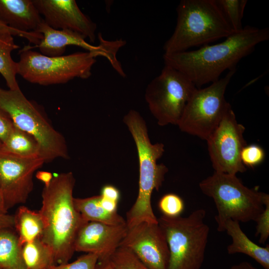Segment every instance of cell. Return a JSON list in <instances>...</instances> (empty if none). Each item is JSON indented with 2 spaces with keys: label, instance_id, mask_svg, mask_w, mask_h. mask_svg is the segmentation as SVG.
Here are the masks:
<instances>
[{
  "label": "cell",
  "instance_id": "cell-1",
  "mask_svg": "<svg viewBox=\"0 0 269 269\" xmlns=\"http://www.w3.org/2000/svg\"><path fill=\"white\" fill-rule=\"evenodd\" d=\"M269 29L246 25L219 43L192 51L163 54L165 65L185 75L197 87L219 79L225 70L251 54L258 44L269 40Z\"/></svg>",
  "mask_w": 269,
  "mask_h": 269
},
{
  "label": "cell",
  "instance_id": "cell-2",
  "mask_svg": "<svg viewBox=\"0 0 269 269\" xmlns=\"http://www.w3.org/2000/svg\"><path fill=\"white\" fill-rule=\"evenodd\" d=\"M75 179L71 172L54 176L41 194L39 210L45 227L41 240L51 250L55 265L69 263L75 251L74 242L86 221L76 209L73 192Z\"/></svg>",
  "mask_w": 269,
  "mask_h": 269
},
{
  "label": "cell",
  "instance_id": "cell-3",
  "mask_svg": "<svg viewBox=\"0 0 269 269\" xmlns=\"http://www.w3.org/2000/svg\"><path fill=\"white\" fill-rule=\"evenodd\" d=\"M123 122L131 133L137 151L139 163L138 192L134 205L126 214V225L131 228L141 222L158 223L153 213L151 198L154 190L158 191L164 180L167 167L157 163L163 155L164 145L152 144L149 139L145 121L135 110L125 115Z\"/></svg>",
  "mask_w": 269,
  "mask_h": 269
},
{
  "label": "cell",
  "instance_id": "cell-4",
  "mask_svg": "<svg viewBox=\"0 0 269 269\" xmlns=\"http://www.w3.org/2000/svg\"><path fill=\"white\" fill-rule=\"evenodd\" d=\"M176 11V25L163 45L164 54L181 52L194 46H204L235 32L216 0H182Z\"/></svg>",
  "mask_w": 269,
  "mask_h": 269
},
{
  "label": "cell",
  "instance_id": "cell-5",
  "mask_svg": "<svg viewBox=\"0 0 269 269\" xmlns=\"http://www.w3.org/2000/svg\"><path fill=\"white\" fill-rule=\"evenodd\" d=\"M199 188L214 201L219 232H224L228 220L256 222L264 210V201L268 195L245 186L236 175L215 171L199 183Z\"/></svg>",
  "mask_w": 269,
  "mask_h": 269
},
{
  "label": "cell",
  "instance_id": "cell-6",
  "mask_svg": "<svg viewBox=\"0 0 269 269\" xmlns=\"http://www.w3.org/2000/svg\"><path fill=\"white\" fill-rule=\"evenodd\" d=\"M0 106L16 128L37 141L45 163L58 158H69L64 136L53 127L41 107L28 100L20 89L11 90L0 88Z\"/></svg>",
  "mask_w": 269,
  "mask_h": 269
},
{
  "label": "cell",
  "instance_id": "cell-7",
  "mask_svg": "<svg viewBox=\"0 0 269 269\" xmlns=\"http://www.w3.org/2000/svg\"><path fill=\"white\" fill-rule=\"evenodd\" d=\"M203 209L188 216L162 215L158 223L165 233L169 250L167 269H200L204 262L209 227Z\"/></svg>",
  "mask_w": 269,
  "mask_h": 269
},
{
  "label": "cell",
  "instance_id": "cell-8",
  "mask_svg": "<svg viewBox=\"0 0 269 269\" xmlns=\"http://www.w3.org/2000/svg\"><path fill=\"white\" fill-rule=\"evenodd\" d=\"M17 62V74L32 84L49 86L65 84L74 78L86 79L92 75L98 53L77 52L49 57L25 46L20 50Z\"/></svg>",
  "mask_w": 269,
  "mask_h": 269
},
{
  "label": "cell",
  "instance_id": "cell-9",
  "mask_svg": "<svg viewBox=\"0 0 269 269\" xmlns=\"http://www.w3.org/2000/svg\"><path fill=\"white\" fill-rule=\"evenodd\" d=\"M236 68L203 89L194 91L177 124L183 132L207 140L231 107L225 93Z\"/></svg>",
  "mask_w": 269,
  "mask_h": 269
},
{
  "label": "cell",
  "instance_id": "cell-10",
  "mask_svg": "<svg viewBox=\"0 0 269 269\" xmlns=\"http://www.w3.org/2000/svg\"><path fill=\"white\" fill-rule=\"evenodd\" d=\"M196 88L185 75L165 65L160 74L147 85L145 91V99L157 124L161 126L177 125Z\"/></svg>",
  "mask_w": 269,
  "mask_h": 269
},
{
  "label": "cell",
  "instance_id": "cell-11",
  "mask_svg": "<svg viewBox=\"0 0 269 269\" xmlns=\"http://www.w3.org/2000/svg\"><path fill=\"white\" fill-rule=\"evenodd\" d=\"M245 130L244 126L238 123L230 107L206 140L215 172L236 175L246 171L241 160L242 150L247 145L243 135Z\"/></svg>",
  "mask_w": 269,
  "mask_h": 269
},
{
  "label": "cell",
  "instance_id": "cell-12",
  "mask_svg": "<svg viewBox=\"0 0 269 269\" xmlns=\"http://www.w3.org/2000/svg\"><path fill=\"white\" fill-rule=\"evenodd\" d=\"M45 163L41 156L24 157L0 151V189L7 211L26 202L34 172Z\"/></svg>",
  "mask_w": 269,
  "mask_h": 269
},
{
  "label": "cell",
  "instance_id": "cell-13",
  "mask_svg": "<svg viewBox=\"0 0 269 269\" xmlns=\"http://www.w3.org/2000/svg\"><path fill=\"white\" fill-rule=\"evenodd\" d=\"M37 32L43 38L38 45L34 47L39 48L40 53L49 57L62 56L68 46H76L87 51L98 53L105 57L114 68L120 72L122 68L116 58V53L125 44L122 40L107 41L99 36L100 44L94 46L88 43L82 35L67 29H56L48 25L44 21L40 24Z\"/></svg>",
  "mask_w": 269,
  "mask_h": 269
},
{
  "label": "cell",
  "instance_id": "cell-14",
  "mask_svg": "<svg viewBox=\"0 0 269 269\" xmlns=\"http://www.w3.org/2000/svg\"><path fill=\"white\" fill-rule=\"evenodd\" d=\"M120 246L132 251L149 269H167L169 250L158 223L141 222L128 228Z\"/></svg>",
  "mask_w": 269,
  "mask_h": 269
},
{
  "label": "cell",
  "instance_id": "cell-15",
  "mask_svg": "<svg viewBox=\"0 0 269 269\" xmlns=\"http://www.w3.org/2000/svg\"><path fill=\"white\" fill-rule=\"evenodd\" d=\"M45 22L56 29L73 31L95 42L97 25L75 0H32Z\"/></svg>",
  "mask_w": 269,
  "mask_h": 269
},
{
  "label": "cell",
  "instance_id": "cell-16",
  "mask_svg": "<svg viewBox=\"0 0 269 269\" xmlns=\"http://www.w3.org/2000/svg\"><path fill=\"white\" fill-rule=\"evenodd\" d=\"M128 229L126 224L110 225L88 222L77 235L74 242L75 251L96 254L99 259L110 258L120 247Z\"/></svg>",
  "mask_w": 269,
  "mask_h": 269
},
{
  "label": "cell",
  "instance_id": "cell-17",
  "mask_svg": "<svg viewBox=\"0 0 269 269\" xmlns=\"http://www.w3.org/2000/svg\"><path fill=\"white\" fill-rule=\"evenodd\" d=\"M0 18L23 32H37L43 20L32 0H0Z\"/></svg>",
  "mask_w": 269,
  "mask_h": 269
},
{
  "label": "cell",
  "instance_id": "cell-18",
  "mask_svg": "<svg viewBox=\"0 0 269 269\" xmlns=\"http://www.w3.org/2000/svg\"><path fill=\"white\" fill-rule=\"evenodd\" d=\"M230 236L232 243L227 248L229 254H245L260 264L265 269H269V246L261 247L252 241L242 231L240 223L232 220H227L224 232Z\"/></svg>",
  "mask_w": 269,
  "mask_h": 269
},
{
  "label": "cell",
  "instance_id": "cell-19",
  "mask_svg": "<svg viewBox=\"0 0 269 269\" xmlns=\"http://www.w3.org/2000/svg\"><path fill=\"white\" fill-rule=\"evenodd\" d=\"M13 217V228L21 246L36 239H41L45 223L39 211H33L25 206H20Z\"/></svg>",
  "mask_w": 269,
  "mask_h": 269
},
{
  "label": "cell",
  "instance_id": "cell-20",
  "mask_svg": "<svg viewBox=\"0 0 269 269\" xmlns=\"http://www.w3.org/2000/svg\"><path fill=\"white\" fill-rule=\"evenodd\" d=\"M101 196L74 198L73 203L77 211L87 222H96L110 225L126 224V220L117 212L107 211L101 203Z\"/></svg>",
  "mask_w": 269,
  "mask_h": 269
},
{
  "label": "cell",
  "instance_id": "cell-21",
  "mask_svg": "<svg viewBox=\"0 0 269 269\" xmlns=\"http://www.w3.org/2000/svg\"><path fill=\"white\" fill-rule=\"evenodd\" d=\"M13 228L0 229V269H27Z\"/></svg>",
  "mask_w": 269,
  "mask_h": 269
},
{
  "label": "cell",
  "instance_id": "cell-22",
  "mask_svg": "<svg viewBox=\"0 0 269 269\" xmlns=\"http://www.w3.org/2000/svg\"><path fill=\"white\" fill-rule=\"evenodd\" d=\"M12 34L8 31H0V74L9 90L20 89L16 79L17 62L12 58L11 52L19 48Z\"/></svg>",
  "mask_w": 269,
  "mask_h": 269
},
{
  "label": "cell",
  "instance_id": "cell-23",
  "mask_svg": "<svg viewBox=\"0 0 269 269\" xmlns=\"http://www.w3.org/2000/svg\"><path fill=\"white\" fill-rule=\"evenodd\" d=\"M0 151L24 157L41 156L37 141L15 126L7 139L2 143Z\"/></svg>",
  "mask_w": 269,
  "mask_h": 269
},
{
  "label": "cell",
  "instance_id": "cell-24",
  "mask_svg": "<svg viewBox=\"0 0 269 269\" xmlns=\"http://www.w3.org/2000/svg\"><path fill=\"white\" fill-rule=\"evenodd\" d=\"M21 252L27 269H48L56 265L51 250L40 239L22 245Z\"/></svg>",
  "mask_w": 269,
  "mask_h": 269
},
{
  "label": "cell",
  "instance_id": "cell-25",
  "mask_svg": "<svg viewBox=\"0 0 269 269\" xmlns=\"http://www.w3.org/2000/svg\"><path fill=\"white\" fill-rule=\"evenodd\" d=\"M225 18L235 32L243 29L242 19L247 0H216Z\"/></svg>",
  "mask_w": 269,
  "mask_h": 269
},
{
  "label": "cell",
  "instance_id": "cell-26",
  "mask_svg": "<svg viewBox=\"0 0 269 269\" xmlns=\"http://www.w3.org/2000/svg\"><path fill=\"white\" fill-rule=\"evenodd\" d=\"M112 265L116 269H149L129 248L120 246L110 257Z\"/></svg>",
  "mask_w": 269,
  "mask_h": 269
},
{
  "label": "cell",
  "instance_id": "cell-27",
  "mask_svg": "<svg viewBox=\"0 0 269 269\" xmlns=\"http://www.w3.org/2000/svg\"><path fill=\"white\" fill-rule=\"evenodd\" d=\"M158 206L163 215L170 217L180 216L184 208L182 198L174 193L163 195L159 200Z\"/></svg>",
  "mask_w": 269,
  "mask_h": 269
},
{
  "label": "cell",
  "instance_id": "cell-28",
  "mask_svg": "<svg viewBox=\"0 0 269 269\" xmlns=\"http://www.w3.org/2000/svg\"><path fill=\"white\" fill-rule=\"evenodd\" d=\"M99 256L86 253L72 263L54 265L48 269H95Z\"/></svg>",
  "mask_w": 269,
  "mask_h": 269
},
{
  "label": "cell",
  "instance_id": "cell-29",
  "mask_svg": "<svg viewBox=\"0 0 269 269\" xmlns=\"http://www.w3.org/2000/svg\"><path fill=\"white\" fill-rule=\"evenodd\" d=\"M263 149L257 144L246 145L242 150L241 160L245 166L254 167L262 163L265 158Z\"/></svg>",
  "mask_w": 269,
  "mask_h": 269
},
{
  "label": "cell",
  "instance_id": "cell-30",
  "mask_svg": "<svg viewBox=\"0 0 269 269\" xmlns=\"http://www.w3.org/2000/svg\"><path fill=\"white\" fill-rule=\"evenodd\" d=\"M265 208L256 222L257 223L256 236H259V242L264 244L269 236V195L264 201Z\"/></svg>",
  "mask_w": 269,
  "mask_h": 269
},
{
  "label": "cell",
  "instance_id": "cell-31",
  "mask_svg": "<svg viewBox=\"0 0 269 269\" xmlns=\"http://www.w3.org/2000/svg\"><path fill=\"white\" fill-rule=\"evenodd\" d=\"M0 31H8L13 36H18L26 39L30 43L37 45L43 38L42 35L37 32H23L14 29L6 24L0 18Z\"/></svg>",
  "mask_w": 269,
  "mask_h": 269
},
{
  "label": "cell",
  "instance_id": "cell-32",
  "mask_svg": "<svg viewBox=\"0 0 269 269\" xmlns=\"http://www.w3.org/2000/svg\"><path fill=\"white\" fill-rule=\"evenodd\" d=\"M14 128L8 114L0 106V140L3 143Z\"/></svg>",
  "mask_w": 269,
  "mask_h": 269
},
{
  "label": "cell",
  "instance_id": "cell-33",
  "mask_svg": "<svg viewBox=\"0 0 269 269\" xmlns=\"http://www.w3.org/2000/svg\"><path fill=\"white\" fill-rule=\"evenodd\" d=\"M100 195L105 198L119 202L120 199V192L119 189L112 185L104 186L101 191Z\"/></svg>",
  "mask_w": 269,
  "mask_h": 269
},
{
  "label": "cell",
  "instance_id": "cell-34",
  "mask_svg": "<svg viewBox=\"0 0 269 269\" xmlns=\"http://www.w3.org/2000/svg\"><path fill=\"white\" fill-rule=\"evenodd\" d=\"M100 201L102 206L107 211L111 213L117 212L118 202L104 198L101 196Z\"/></svg>",
  "mask_w": 269,
  "mask_h": 269
},
{
  "label": "cell",
  "instance_id": "cell-35",
  "mask_svg": "<svg viewBox=\"0 0 269 269\" xmlns=\"http://www.w3.org/2000/svg\"><path fill=\"white\" fill-rule=\"evenodd\" d=\"M14 227L13 215L4 214H0V229Z\"/></svg>",
  "mask_w": 269,
  "mask_h": 269
},
{
  "label": "cell",
  "instance_id": "cell-36",
  "mask_svg": "<svg viewBox=\"0 0 269 269\" xmlns=\"http://www.w3.org/2000/svg\"><path fill=\"white\" fill-rule=\"evenodd\" d=\"M35 177L37 179L44 183V186H48L53 177L51 172L46 171H38L36 173Z\"/></svg>",
  "mask_w": 269,
  "mask_h": 269
},
{
  "label": "cell",
  "instance_id": "cell-37",
  "mask_svg": "<svg viewBox=\"0 0 269 269\" xmlns=\"http://www.w3.org/2000/svg\"><path fill=\"white\" fill-rule=\"evenodd\" d=\"M95 269H116L110 262V258L98 259Z\"/></svg>",
  "mask_w": 269,
  "mask_h": 269
},
{
  "label": "cell",
  "instance_id": "cell-38",
  "mask_svg": "<svg viewBox=\"0 0 269 269\" xmlns=\"http://www.w3.org/2000/svg\"><path fill=\"white\" fill-rule=\"evenodd\" d=\"M230 269H258L248 262H242L232 266Z\"/></svg>",
  "mask_w": 269,
  "mask_h": 269
},
{
  "label": "cell",
  "instance_id": "cell-39",
  "mask_svg": "<svg viewBox=\"0 0 269 269\" xmlns=\"http://www.w3.org/2000/svg\"><path fill=\"white\" fill-rule=\"evenodd\" d=\"M6 213H7V211L6 209L2 194L0 189V214Z\"/></svg>",
  "mask_w": 269,
  "mask_h": 269
},
{
  "label": "cell",
  "instance_id": "cell-40",
  "mask_svg": "<svg viewBox=\"0 0 269 269\" xmlns=\"http://www.w3.org/2000/svg\"><path fill=\"white\" fill-rule=\"evenodd\" d=\"M2 145V142L0 140V147H1Z\"/></svg>",
  "mask_w": 269,
  "mask_h": 269
}]
</instances>
